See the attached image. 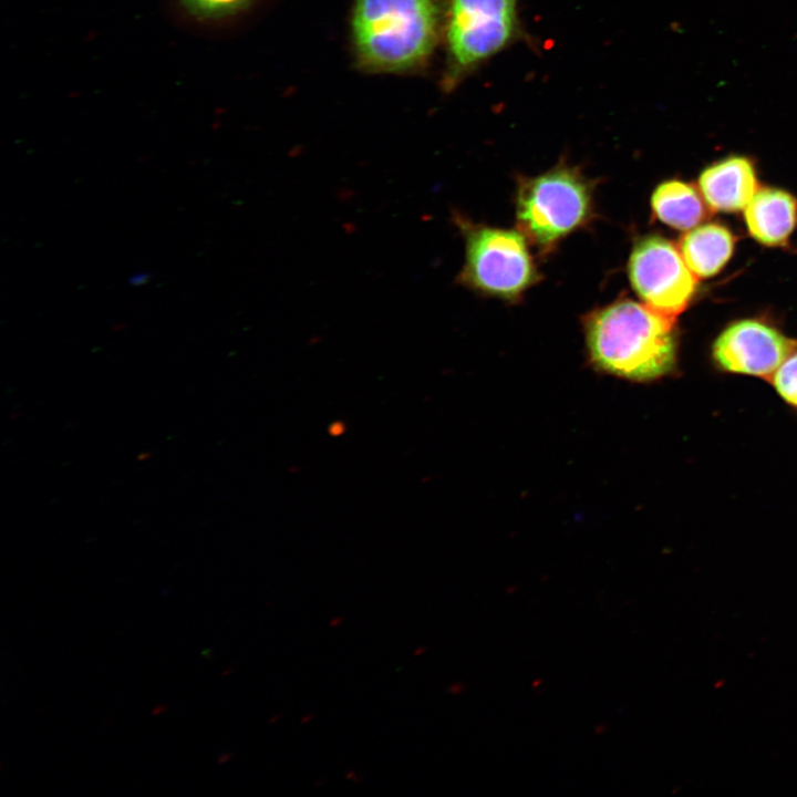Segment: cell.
Listing matches in <instances>:
<instances>
[{
    "mask_svg": "<svg viewBox=\"0 0 797 797\" xmlns=\"http://www.w3.org/2000/svg\"><path fill=\"white\" fill-rule=\"evenodd\" d=\"M438 0H355L352 17L359 63L371 72L423 65L438 37Z\"/></svg>",
    "mask_w": 797,
    "mask_h": 797,
    "instance_id": "2",
    "label": "cell"
},
{
    "mask_svg": "<svg viewBox=\"0 0 797 797\" xmlns=\"http://www.w3.org/2000/svg\"><path fill=\"white\" fill-rule=\"evenodd\" d=\"M149 279V273L147 272H138L131 276L128 279V283L132 286H141L144 284Z\"/></svg>",
    "mask_w": 797,
    "mask_h": 797,
    "instance_id": "14",
    "label": "cell"
},
{
    "mask_svg": "<svg viewBox=\"0 0 797 797\" xmlns=\"http://www.w3.org/2000/svg\"><path fill=\"white\" fill-rule=\"evenodd\" d=\"M629 277L646 306L674 319L685 310L697 284L676 247L660 236L636 242L629 260Z\"/></svg>",
    "mask_w": 797,
    "mask_h": 797,
    "instance_id": "6",
    "label": "cell"
},
{
    "mask_svg": "<svg viewBox=\"0 0 797 797\" xmlns=\"http://www.w3.org/2000/svg\"><path fill=\"white\" fill-rule=\"evenodd\" d=\"M256 0H173L174 11L195 29H213L246 12Z\"/></svg>",
    "mask_w": 797,
    "mask_h": 797,
    "instance_id": "12",
    "label": "cell"
},
{
    "mask_svg": "<svg viewBox=\"0 0 797 797\" xmlns=\"http://www.w3.org/2000/svg\"><path fill=\"white\" fill-rule=\"evenodd\" d=\"M770 382L782 398L797 407V349L784 360Z\"/></svg>",
    "mask_w": 797,
    "mask_h": 797,
    "instance_id": "13",
    "label": "cell"
},
{
    "mask_svg": "<svg viewBox=\"0 0 797 797\" xmlns=\"http://www.w3.org/2000/svg\"><path fill=\"white\" fill-rule=\"evenodd\" d=\"M745 220L757 241L784 245L797 221V201L782 189L760 188L745 207Z\"/></svg>",
    "mask_w": 797,
    "mask_h": 797,
    "instance_id": "9",
    "label": "cell"
},
{
    "mask_svg": "<svg viewBox=\"0 0 797 797\" xmlns=\"http://www.w3.org/2000/svg\"><path fill=\"white\" fill-rule=\"evenodd\" d=\"M651 205L658 219L680 230L694 228L705 217L697 192L680 180L660 184L652 195Z\"/></svg>",
    "mask_w": 797,
    "mask_h": 797,
    "instance_id": "11",
    "label": "cell"
},
{
    "mask_svg": "<svg viewBox=\"0 0 797 797\" xmlns=\"http://www.w3.org/2000/svg\"><path fill=\"white\" fill-rule=\"evenodd\" d=\"M797 349L777 329L758 320H741L728 325L713 344V358L720 369L772 380L784 360Z\"/></svg>",
    "mask_w": 797,
    "mask_h": 797,
    "instance_id": "7",
    "label": "cell"
},
{
    "mask_svg": "<svg viewBox=\"0 0 797 797\" xmlns=\"http://www.w3.org/2000/svg\"><path fill=\"white\" fill-rule=\"evenodd\" d=\"M698 186L707 205L717 211L744 209L758 190L751 161L734 156L702 172Z\"/></svg>",
    "mask_w": 797,
    "mask_h": 797,
    "instance_id": "8",
    "label": "cell"
},
{
    "mask_svg": "<svg viewBox=\"0 0 797 797\" xmlns=\"http://www.w3.org/2000/svg\"><path fill=\"white\" fill-rule=\"evenodd\" d=\"M590 208L589 186L569 167L551 169L519 185L518 224L522 232L542 248L551 247L581 226Z\"/></svg>",
    "mask_w": 797,
    "mask_h": 797,
    "instance_id": "3",
    "label": "cell"
},
{
    "mask_svg": "<svg viewBox=\"0 0 797 797\" xmlns=\"http://www.w3.org/2000/svg\"><path fill=\"white\" fill-rule=\"evenodd\" d=\"M680 248L694 275L707 278L716 275L731 258L734 237L720 224H705L684 235Z\"/></svg>",
    "mask_w": 797,
    "mask_h": 797,
    "instance_id": "10",
    "label": "cell"
},
{
    "mask_svg": "<svg viewBox=\"0 0 797 797\" xmlns=\"http://www.w3.org/2000/svg\"><path fill=\"white\" fill-rule=\"evenodd\" d=\"M457 222L466 242L462 283L508 300L534 283L537 273L520 232L477 226L462 218Z\"/></svg>",
    "mask_w": 797,
    "mask_h": 797,
    "instance_id": "4",
    "label": "cell"
},
{
    "mask_svg": "<svg viewBox=\"0 0 797 797\" xmlns=\"http://www.w3.org/2000/svg\"><path fill=\"white\" fill-rule=\"evenodd\" d=\"M517 0H449V84L504 49L517 29Z\"/></svg>",
    "mask_w": 797,
    "mask_h": 797,
    "instance_id": "5",
    "label": "cell"
},
{
    "mask_svg": "<svg viewBox=\"0 0 797 797\" xmlns=\"http://www.w3.org/2000/svg\"><path fill=\"white\" fill-rule=\"evenodd\" d=\"M586 340L597 368L630 381L660 379L676 363L674 318L645 303L620 300L594 311Z\"/></svg>",
    "mask_w": 797,
    "mask_h": 797,
    "instance_id": "1",
    "label": "cell"
}]
</instances>
